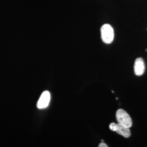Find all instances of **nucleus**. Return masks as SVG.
Masks as SVG:
<instances>
[{"instance_id":"obj_1","label":"nucleus","mask_w":147,"mask_h":147,"mask_svg":"<svg viewBox=\"0 0 147 147\" xmlns=\"http://www.w3.org/2000/svg\"><path fill=\"white\" fill-rule=\"evenodd\" d=\"M116 119L118 123L122 126L130 128L132 125L131 118L125 111L119 109L116 112Z\"/></svg>"},{"instance_id":"obj_2","label":"nucleus","mask_w":147,"mask_h":147,"mask_svg":"<svg viewBox=\"0 0 147 147\" xmlns=\"http://www.w3.org/2000/svg\"><path fill=\"white\" fill-rule=\"evenodd\" d=\"M114 30L109 24H104L101 28V37L102 40L106 44H110L114 39Z\"/></svg>"},{"instance_id":"obj_3","label":"nucleus","mask_w":147,"mask_h":147,"mask_svg":"<svg viewBox=\"0 0 147 147\" xmlns=\"http://www.w3.org/2000/svg\"><path fill=\"white\" fill-rule=\"evenodd\" d=\"M109 128L111 130L113 131L116 132L121 136L125 138H128L130 136L131 133L130 128L126 127L125 126H122L118 123H112L109 125Z\"/></svg>"},{"instance_id":"obj_4","label":"nucleus","mask_w":147,"mask_h":147,"mask_svg":"<svg viewBox=\"0 0 147 147\" xmlns=\"http://www.w3.org/2000/svg\"><path fill=\"white\" fill-rule=\"evenodd\" d=\"M51 100L50 93L45 90L43 92L37 102V106L39 109H46L49 105Z\"/></svg>"},{"instance_id":"obj_5","label":"nucleus","mask_w":147,"mask_h":147,"mask_svg":"<svg viewBox=\"0 0 147 147\" xmlns=\"http://www.w3.org/2000/svg\"><path fill=\"white\" fill-rule=\"evenodd\" d=\"M145 71L144 62L141 58H137L134 64V72L137 76L143 75Z\"/></svg>"},{"instance_id":"obj_6","label":"nucleus","mask_w":147,"mask_h":147,"mask_svg":"<svg viewBox=\"0 0 147 147\" xmlns=\"http://www.w3.org/2000/svg\"><path fill=\"white\" fill-rule=\"evenodd\" d=\"M99 147H107L108 146L104 142H102L101 143H100L99 145Z\"/></svg>"}]
</instances>
